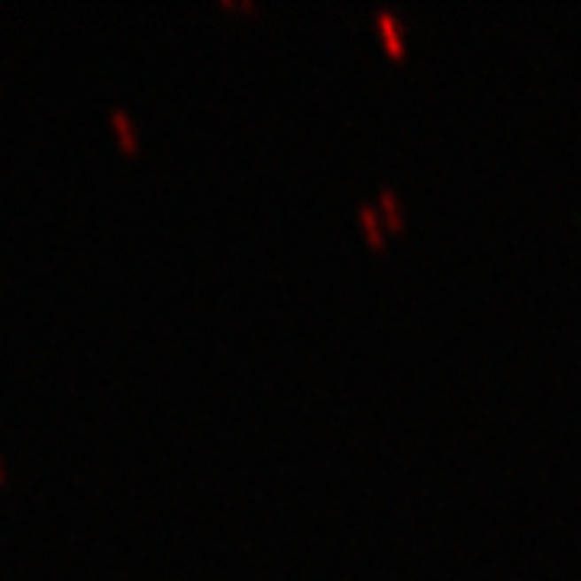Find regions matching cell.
Listing matches in <instances>:
<instances>
[{
  "label": "cell",
  "mask_w": 581,
  "mask_h": 581,
  "mask_svg": "<svg viewBox=\"0 0 581 581\" xmlns=\"http://www.w3.org/2000/svg\"><path fill=\"white\" fill-rule=\"evenodd\" d=\"M375 27H378V33H382L384 39V49H388L391 55H404V46H407V39H404V27H400V19L394 10H378L375 13Z\"/></svg>",
  "instance_id": "6da1fadb"
},
{
  "label": "cell",
  "mask_w": 581,
  "mask_h": 581,
  "mask_svg": "<svg viewBox=\"0 0 581 581\" xmlns=\"http://www.w3.org/2000/svg\"><path fill=\"white\" fill-rule=\"evenodd\" d=\"M110 123H113V133H117L120 149H123L127 155H136L139 152V129H136V120L129 117V110L113 107L110 110Z\"/></svg>",
  "instance_id": "7a4b0ae2"
},
{
  "label": "cell",
  "mask_w": 581,
  "mask_h": 581,
  "mask_svg": "<svg viewBox=\"0 0 581 581\" xmlns=\"http://www.w3.org/2000/svg\"><path fill=\"white\" fill-rule=\"evenodd\" d=\"M375 207H382V217H384V227L388 229H400L404 227V200L398 198L394 188L384 184L382 191H378V204Z\"/></svg>",
  "instance_id": "3957f363"
},
{
  "label": "cell",
  "mask_w": 581,
  "mask_h": 581,
  "mask_svg": "<svg viewBox=\"0 0 581 581\" xmlns=\"http://www.w3.org/2000/svg\"><path fill=\"white\" fill-rule=\"evenodd\" d=\"M359 220H362V227H365V236L372 239L375 245H382L384 243V223L378 220L375 204H359Z\"/></svg>",
  "instance_id": "277c9868"
},
{
  "label": "cell",
  "mask_w": 581,
  "mask_h": 581,
  "mask_svg": "<svg viewBox=\"0 0 581 581\" xmlns=\"http://www.w3.org/2000/svg\"><path fill=\"white\" fill-rule=\"evenodd\" d=\"M7 482V469H4V462H0V484Z\"/></svg>",
  "instance_id": "5b68a950"
}]
</instances>
